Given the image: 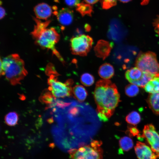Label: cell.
<instances>
[{
    "label": "cell",
    "mask_w": 159,
    "mask_h": 159,
    "mask_svg": "<svg viewBox=\"0 0 159 159\" xmlns=\"http://www.w3.org/2000/svg\"><path fill=\"white\" fill-rule=\"evenodd\" d=\"M94 95L100 120L107 121L120 102L116 86L109 80H99L96 83Z\"/></svg>",
    "instance_id": "cell-1"
},
{
    "label": "cell",
    "mask_w": 159,
    "mask_h": 159,
    "mask_svg": "<svg viewBox=\"0 0 159 159\" xmlns=\"http://www.w3.org/2000/svg\"><path fill=\"white\" fill-rule=\"evenodd\" d=\"M34 19L36 24L31 34L36 43L42 48L51 50L59 60L63 62V59L55 47V45L59 40L60 35L54 28H47L51 21L49 20L42 22L38 19Z\"/></svg>",
    "instance_id": "cell-2"
},
{
    "label": "cell",
    "mask_w": 159,
    "mask_h": 159,
    "mask_svg": "<svg viewBox=\"0 0 159 159\" xmlns=\"http://www.w3.org/2000/svg\"><path fill=\"white\" fill-rule=\"evenodd\" d=\"M0 75L4 76L12 85L19 84L28 72L23 60L17 54H10L0 59Z\"/></svg>",
    "instance_id": "cell-3"
},
{
    "label": "cell",
    "mask_w": 159,
    "mask_h": 159,
    "mask_svg": "<svg viewBox=\"0 0 159 159\" xmlns=\"http://www.w3.org/2000/svg\"><path fill=\"white\" fill-rule=\"evenodd\" d=\"M46 71L49 76L47 80L49 89L54 97L56 98H64L72 95V80H68L65 83L58 80L57 76L59 74L52 64H49L47 66Z\"/></svg>",
    "instance_id": "cell-4"
},
{
    "label": "cell",
    "mask_w": 159,
    "mask_h": 159,
    "mask_svg": "<svg viewBox=\"0 0 159 159\" xmlns=\"http://www.w3.org/2000/svg\"><path fill=\"white\" fill-rule=\"evenodd\" d=\"M101 141L93 140L89 145L69 150V159H103Z\"/></svg>",
    "instance_id": "cell-5"
},
{
    "label": "cell",
    "mask_w": 159,
    "mask_h": 159,
    "mask_svg": "<svg viewBox=\"0 0 159 159\" xmlns=\"http://www.w3.org/2000/svg\"><path fill=\"white\" fill-rule=\"evenodd\" d=\"M136 67L142 72H147L159 77V63L156 54L148 52L139 54L135 62Z\"/></svg>",
    "instance_id": "cell-6"
},
{
    "label": "cell",
    "mask_w": 159,
    "mask_h": 159,
    "mask_svg": "<svg viewBox=\"0 0 159 159\" xmlns=\"http://www.w3.org/2000/svg\"><path fill=\"white\" fill-rule=\"evenodd\" d=\"M93 39L90 36L81 34L72 38L70 40L71 50L74 54L86 56L92 47Z\"/></svg>",
    "instance_id": "cell-7"
},
{
    "label": "cell",
    "mask_w": 159,
    "mask_h": 159,
    "mask_svg": "<svg viewBox=\"0 0 159 159\" xmlns=\"http://www.w3.org/2000/svg\"><path fill=\"white\" fill-rule=\"evenodd\" d=\"M139 137L146 139L152 150L159 158V134L154 126L151 124L145 125L143 134Z\"/></svg>",
    "instance_id": "cell-8"
},
{
    "label": "cell",
    "mask_w": 159,
    "mask_h": 159,
    "mask_svg": "<svg viewBox=\"0 0 159 159\" xmlns=\"http://www.w3.org/2000/svg\"><path fill=\"white\" fill-rule=\"evenodd\" d=\"M135 150L138 159H156L158 158L151 148L143 143L137 142Z\"/></svg>",
    "instance_id": "cell-9"
},
{
    "label": "cell",
    "mask_w": 159,
    "mask_h": 159,
    "mask_svg": "<svg viewBox=\"0 0 159 159\" xmlns=\"http://www.w3.org/2000/svg\"><path fill=\"white\" fill-rule=\"evenodd\" d=\"M112 47L111 43L105 40H99L94 47L95 54L97 57L104 59L109 55Z\"/></svg>",
    "instance_id": "cell-10"
},
{
    "label": "cell",
    "mask_w": 159,
    "mask_h": 159,
    "mask_svg": "<svg viewBox=\"0 0 159 159\" xmlns=\"http://www.w3.org/2000/svg\"><path fill=\"white\" fill-rule=\"evenodd\" d=\"M34 11L37 18L45 20L51 16L52 12L51 7L44 3L36 5L34 8Z\"/></svg>",
    "instance_id": "cell-11"
},
{
    "label": "cell",
    "mask_w": 159,
    "mask_h": 159,
    "mask_svg": "<svg viewBox=\"0 0 159 159\" xmlns=\"http://www.w3.org/2000/svg\"><path fill=\"white\" fill-rule=\"evenodd\" d=\"M57 18L61 24L64 26L69 25L73 20V12L68 8H63L58 13Z\"/></svg>",
    "instance_id": "cell-12"
},
{
    "label": "cell",
    "mask_w": 159,
    "mask_h": 159,
    "mask_svg": "<svg viewBox=\"0 0 159 159\" xmlns=\"http://www.w3.org/2000/svg\"><path fill=\"white\" fill-rule=\"evenodd\" d=\"M143 72L137 67H134L127 71L125 77L131 83L135 84L142 77Z\"/></svg>",
    "instance_id": "cell-13"
},
{
    "label": "cell",
    "mask_w": 159,
    "mask_h": 159,
    "mask_svg": "<svg viewBox=\"0 0 159 159\" xmlns=\"http://www.w3.org/2000/svg\"><path fill=\"white\" fill-rule=\"evenodd\" d=\"M98 74L100 77L103 79L108 80L114 75V69L110 64L105 63L100 67Z\"/></svg>",
    "instance_id": "cell-14"
},
{
    "label": "cell",
    "mask_w": 159,
    "mask_h": 159,
    "mask_svg": "<svg viewBox=\"0 0 159 159\" xmlns=\"http://www.w3.org/2000/svg\"><path fill=\"white\" fill-rule=\"evenodd\" d=\"M150 108L155 114L159 115V91L150 94L147 99Z\"/></svg>",
    "instance_id": "cell-15"
},
{
    "label": "cell",
    "mask_w": 159,
    "mask_h": 159,
    "mask_svg": "<svg viewBox=\"0 0 159 159\" xmlns=\"http://www.w3.org/2000/svg\"><path fill=\"white\" fill-rule=\"evenodd\" d=\"M72 92L74 98L80 102H83L88 95L86 89L81 85H77L74 86L72 88Z\"/></svg>",
    "instance_id": "cell-16"
},
{
    "label": "cell",
    "mask_w": 159,
    "mask_h": 159,
    "mask_svg": "<svg viewBox=\"0 0 159 159\" xmlns=\"http://www.w3.org/2000/svg\"><path fill=\"white\" fill-rule=\"evenodd\" d=\"M146 92L150 94L159 91V77H155L150 81L144 87Z\"/></svg>",
    "instance_id": "cell-17"
},
{
    "label": "cell",
    "mask_w": 159,
    "mask_h": 159,
    "mask_svg": "<svg viewBox=\"0 0 159 159\" xmlns=\"http://www.w3.org/2000/svg\"><path fill=\"white\" fill-rule=\"evenodd\" d=\"M120 149L122 151H127L132 148L133 143L132 139L129 137L124 136L121 138L119 141Z\"/></svg>",
    "instance_id": "cell-18"
},
{
    "label": "cell",
    "mask_w": 159,
    "mask_h": 159,
    "mask_svg": "<svg viewBox=\"0 0 159 159\" xmlns=\"http://www.w3.org/2000/svg\"><path fill=\"white\" fill-rule=\"evenodd\" d=\"M157 77L155 75L151 73L143 72L141 78L135 85L141 87H144L146 84L154 77Z\"/></svg>",
    "instance_id": "cell-19"
},
{
    "label": "cell",
    "mask_w": 159,
    "mask_h": 159,
    "mask_svg": "<svg viewBox=\"0 0 159 159\" xmlns=\"http://www.w3.org/2000/svg\"><path fill=\"white\" fill-rule=\"evenodd\" d=\"M19 120V116L15 112H11L7 113L5 117V121L10 126L16 125Z\"/></svg>",
    "instance_id": "cell-20"
},
{
    "label": "cell",
    "mask_w": 159,
    "mask_h": 159,
    "mask_svg": "<svg viewBox=\"0 0 159 159\" xmlns=\"http://www.w3.org/2000/svg\"><path fill=\"white\" fill-rule=\"evenodd\" d=\"M126 122L131 125H135L138 124L141 120V117L139 114L135 111H133L129 113L126 117Z\"/></svg>",
    "instance_id": "cell-21"
},
{
    "label": "cell",
    "mask_w": 159,
    "mask_h": 159,
    "mask_svg": "<svg viewBox=\"0 0 159 159\" xmlns=\"http://www.w3.org/2000/svg\"><path fill=\"white\" fill-rule=\"evenodd\" d=\"M139 91L138 86L132 84L127 85L125 89L126 94L130 97L136 96L138 93Z\"/></svg>",
    "instance_id": "cell-22"
},
{
    "label": "cell",
    "mask_w": 159,
    "mask_h": 159,
    "mask_svg": "<svg viewBox=\"0 0 159 159\" xmlns=\"http://www.w3.org/2000/svg\"><path fill=\"white\" fill-rule=\"evenodd\" d=\"M80 82L86 86H90L93 84L94 82L93 76L88 73L83 74L81 76Z\"/></svg>",
    "instance_id": "cell-23"
},
{
    "label": "cell",
    "mask_w": 159,
    "mask_h": 159,
    "mask_svg": "<svg viewBox=\"0 0 159 159\" xmlns=\"http://www.w3.org/2000/svg\"><path fill=\"white\" fill-rule=\"evenodd\" d=\"M77 9L82 15L91 13L92 11V7L87 4H79Z\"/></svg>",
    "instance_id": "cell-24"
},
{
    "label": "cell",
    "mask_w": 159,
    "mask_h": 159,
    "mask_svg": "<svg viewBox=\"0 0 159 159\" xmlns=\"http://www.w3.org/2000/svg\"><path fill=\"white\" fill-rule=\"evenodd\" d=\"M102 8L107 9L115 6L117 0H100Z\"/></svg>",
    "instance_id": "cell-25"
},
{
    "label": "cell",
    "mask_w": 159,
    "mask_h": 159,
    "mask_svg": "<svg viewBox=\"0 0 159 159\" xmlns=\"http://www.w3.org/2000/svg\"><path fill=\"white\" fill-rule=\"evenodd\" d=\"M80 0H64L67 5L69 7L77 6L80 3Z\"/></svg>",
    "instance_id": "cell-26"
},
{
    "label": "cell",
    "mask_w": 159,
    "mask_h": 159,
    "mask_svg": "<svg viewBox=\"0 0 159 159\" xmlns=\"http://www.w3.org/2000/svg\"><path fill=\"white\" fill-rule=\"evenodd\" d=\"M155 32L159 35V15L155 19L153 23Z\"/></svg>",
    "instance_id": "cell-27"
},
{
    "label": "cell",
    "mask_w": 159,
    "mask_h": 159,
    "mask_svg": "<svg viewBox=\"0 0 159 159\" xmlns=\"http://www.w3.org/2000/svg\"><path fill=\"white\" fill-rule=\"evenodd\" d=\"M129 131L131 134L135 136L139 134V132L138 130L135 127H132L129 129Z\"/></svg>",
    "instance_id": "cell-28"
},
{
    "label": "cell",
    "mask_w": 159,
    "mask_h": 159,
    "mask_svg": "<svg viewBox=\"0 0 159 159\" xmlns=\"http://www.w3.org/2000/svg\"><path fill=\"white\" fill-rule=\"evenodd\" d=\"M0 19H1L3 18L5 15V11L4 9L1 6H0Z\"/></svg>",
    "instance_id": "cell-29"
},
{
    "label": "cell",
    "mask_w": 159,
    "mask_h": 159,
    "mask_svg": "<svg viewBox=\"0 0 159 159\" xmlns=\"http://www.w3.org/2000/svg\"><path fill=\"white\" fill-rule=\"evenodd\" d=\"M86 2L90 4H93L97 2L99 0H84Z\"/></svg>",
    "instance_id": "cell-30"
},
{
    "label": "cell",
    "mask_w": 159,
    "mask_h": 159,
    "mask_svg": "<svg viewBox=\"0 0 159 159\" xmlns=\"http://www.w3.org/2000/svg\"><path fill=\"white\" fill-rule=\"evenodd\" d=\"M149 1V0H142L141 4L142 5H146L148 3Z\"/></svg>",
    "instance_id": "cell-31"
},
{
    "label": "cell",
    "mask_w": 159,
    "mask_h": 159,
    "mask_svg": "<svg viewBox=\"0 0 159 159\" xmlns=\"http://www.w3.org/2000/svg\"><path fill=\"white\" fill-rule=\"evenodd\" d=\"M119 0L122 2H124V3H126V2H127L130 1L131 0Z\"/></svg>",
    "instance_id": "cell-32"
}]
</instances>
